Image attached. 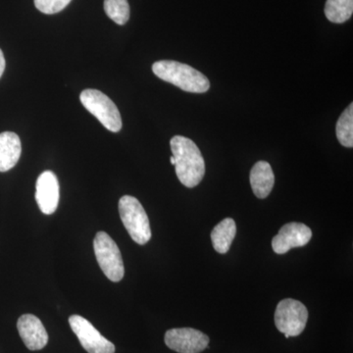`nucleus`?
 I'll return each mask as SVG.
<instances>
[{
  "mask_svg": "<svg viewBox=\"0 0 353 353\" xmlns=\"http://www.w3.org/2000/svg\"><path fill=\"white\" fill-rule=\"evenodd\" d=\"M170 145L179 180L185 187H196L205 175V162L201 150L192 139L183 136L172 138Z\"/></svg>",
  "mask_w": 353,
  "mask_h": 353,
  "instance_id": "obj_1",
  "label": "nucleus"
},
{
  "mask_svg": "<svg viewBox=\"0 0 353 353\" xmlns=\"http://www.w3.org/2000/svg\"><path fill=\"white\" fill-rule=\"evenodd\" d=\"M152 71L158 78L185 92L203 94L210 88V82L206 76L190 65L161 60L152 65Z\"/></svg>",
  "mask_w": 353,
  "mask_h": 353,
  "instance_id": "obj_2",
  "label": "nucleus"
},
{
  "mask_svg": "<svg viewBox=\"0 0 353 353\" xmlns=\"http://www.w3.org/2000/svg\"><path fill=\"white\" fill-rule=\"evenodd\" d=\"M119 213L123 225L134 243L143 245L152 239L150 219L145 208L136 197L124 196L119 201Z\"/></svg>",
  "mask_w": 353,
  "mask_h": 353,
  "instance_id": "obj_3",
  "label": "nucleus"
},
{
  "mask_svg": "<svg viewBox=\"0 0 353 353\" xmlns=\"http://www.w3.org/2000/svg\"><path fill=\"white\" fill-rule=\"evenodd\" d=\"M81 102L88 112L97 118L108 131L118 132L122 129V119L117 106L101 90H85L80 95Z\"/></svg>",
  "mask_w": 353,
  "mask_h": 353,
  "instance_id": "obj_4",
  "label": "nucleus"
},
{
  "mask_svg": "<svg viewBox=\"0 0 353 353\" xmlns=\"http://www.w3.org/2000/svg\"><path fill=\"white\" fill-rule=\"evenodd\" d=\"M94 248L97 263L104 275L114 283L124 278L125 268L117 243L105 232H99L95 236Z\"/></svg>",
  "mask_w": 353,
  "mask_h": 353,
  "instance_id": "obj_5",
  "label": "nucleus"
},
{
  "mask_svg": "<svg viewBox=\"0 0 353 353\" xmlns=\"http://www.w3.org/2000/svg\"><path fill=\"white\" fill-rule=\"evenodd\" d=\"M308 320V310L301 301L292 299L281 301L276 308L275 324L285 338L299 336Z\"/></svg>",
  "mask_w": 353,
  "mask_h": 353,
  "instance_id": "obj_6",
  "label": "nucleus"
},
{
  "mask_svg": "<svg viewBox=\"0 0 353 353\" xmlns=\"http://www.w3.org/2000/svg\"><path fill=\"white\" fill-rule=\"evenodd\" d=\"M69 324L85 352L115 353V345L108 339L104 338L85 318L80 315L70 316Z\"/></svg>",
  "mask_w": 353,
  "mask_h": 353,
  "instance_id": "obj_7",
  "label": "nucleus"
},
{
  "mask_svg": "<svg viewBox=\"0 0 353 353\" xmlns=\"http://www.w3.org/2000/svg\"><path fill=\"white\" fill-rule=\"evenodd\" d=\"M165 343L179 353H201L208 347V334L192 328L171 329L165 334Z\"/></svg>",
  "mask_w": 353,
  "mask_h": 353,
  "instance_id": "obj_8",
  "label": "nucleus"
},
{
  "mask_svg": "<svg viewBox=\"0 0 353 353\" xmlns=\"http://www.w3.org/2000/svg\"><path fill=\"white\" fill-rule=\"evenodd\" d=\"M312 238L310 228L303 223H289L281 228L277 236L272 241V248L278 254H285L292 248L307 245Z\"/></svg>",
  "mask_w": 353,
  "mask_h": 353,
  "instance_id": "obj_9",
  "label": "nucleus"
},
{
  "mask_svg": "<svg viewBox=\"0 0 353 353\" xmlns=\"http://www.w3.org/2000/svg\"><path fill=\"white\" fill-rule=\"evenodd\" d=\"M36 201L41 212L51 215L59 203V183L52 171H44L36 183Z\"/></svg>",
  "mask_w": 353,
  "mask_h": 353,
  "instance_id": "obj_10",
  "label": "nucleus"
},
{
  "mask_svg": "<svg viewBox=\"0 0 353 353\" xmlns=\"http://www.w3.org/2000/svg\"><path fill=\"white\" fill-rule=\"evenodd\" d=\"M17 329L26 347L30 350H41L48 343V334L37 316L24 314L17 322Z\"/></svg>",
  "mask_w": 353,
  "mask_h": 353,
  "instance_id": "obj_11",
  "label": "nucleus"
},
{
  "mask_svg": "<svg viewBox=\"0 0 353 353\" xmlns=\"http://www.w3.org/2000/svg\"><path fill=\"white\" fill-rule=\"evenodd\" d=\"M22 145L18 134L13 132L0 134V172L11 170L19 161Z\"/></svg>",
  "mask_w": 353,
  "mask_h": 353,
  "instance_id": "obj_12",
  "label": "nucleus"
},
{
  "mask_svg": "<svg viewBox=\"0 0 353 353\" xmlns=\"http://www.w3.org/2000/svg\"><path fill=\"white\" fill-rule=\"evenodd\" d=\"M250 179L255 196L263 199L270 194L275 183V176L268 162L259 161L255 163L250 171Z\"/></svg>",
  "mask_w": 353,
  "mask_h": 353,
  "instance_id": "obj_13",
  "label": "nucleus"
},
{
  "mask_svg": "<svg viewBox=\"0 0 353 353\" xmlns=\"http://www.w3.org/2000/svg\"><path fill=\"white\" fill-rule=\"evenodd\" d=\"M236 234V222L232 218H226L216 225L211 233V241L216 252L221 254L229 252Z\"/></svg>",
  "mask_w": 353,
  "mask_h": 353,
  "instance_id": "obj_14",
  "label": "nucleus"
},
{
  "mask_svg": "<svg viewBox=\"0 0 353 353\" xmlns=\"http://www.w3.org/2000/svg\"><path fill=\"white\" fill-rule=\"evenodd\" d=\"M327 19L336 24L347 22L353 13V0H327L325 4Z\"/></svg>",
  "mask_w": 353,
  "mask_h": 353,
  "instance_id": "obj_15",
  "label": "nucleus"
},
{
  "mask_svg": "<svg viewBox=\"0 0 353 353\" xmlns=\"http://www.w3.org/2000/svg\"><path fill=\"white\" fill-rule=\"evenodd\" d=\"M336 138L345 148L353 146V103L339 118L336 127Z\"/></svg>",
  "mask_w": 353,
  "mask_h": 353,
  "instance_id": "obj_16",
  "label": "nucleus"
},
{
  "mask_svg": "<svg viewBox=\"0 0 353 353\" xmlns=\"http://www.w3.org/2000/svg\"><path fill=\"white\" fill-rule=\"evenodd\" d=\"M104 11L116 24L125 25L130 19L128 0H104Z\"/></svg>",
  "mask_w": 353,
  "mask_h": 353,
  "instance_id": "obj_17",
  "label": "nucleus"
},
{
  "mask_svg": "<svg viewBox=\"0 0 353 353\" xmlns=\"http://www.w3.org/2000/svg\"><path fill=\"white\" fill-rule=\"evenodd\" d=\"M72 0H34L37 9L44 14L59 13Z\"/></svg>",
  "mask_w": 353,
  "mask_h": 353,
  "instance_id": "obj_18",
  "label": "nucleus"
},
{
  "mask_svg": "<svg viewBox=\"0 0 353 353\" xmlns=\"http://www.w3.org/2000/svg\"><path fill=\"white\" fill-rule=\"evenodd\" d=\"M4 70H6V58H4L3 52L0 50V78H1Z\"/></svg>",
  "mask_w": 353,
  "mask_h": 353,
  "instance_id": "obj_19",
  "label": "nucleus"
},
{
  "mask_svg": "<svg viewBox=\"0 0 353 353\" xmlns=\"http://www.w3.org/2000/svg\"><path fill=\"white\" fill-rule=\"evenodd\" d=\"M170 161H171L172 165H175V158H174L173 157H171Z\"/></svg>",
  "mask_w": 353,
  "mask_h": 353,
  "instance_id": "obj_20",
  "label": "nucleus"
}]
</instances>
